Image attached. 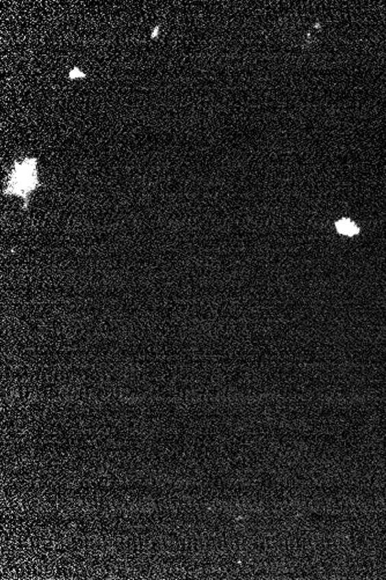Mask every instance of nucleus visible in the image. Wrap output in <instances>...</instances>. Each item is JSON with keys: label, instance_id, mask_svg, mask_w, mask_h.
<instances>
[{"label": "nucleus", "instance_id": "obj_1", "mask_svg": "<svg viewBox=\"0 0 386 580\" xmlns=\"http://www.w3.org/2000/svg\"><path fill=\"white\" fill-rule=\"evenodd\" d=\"M40 186L38 181V160L27 158L21 162H15L5 188V195L18 196L25 200V208H28L30 193Z\"/></svg>", "mask_w": 386, "mask_h": 580}, {"label": "nucleus", "instance_id": "obj_2", "mask_svg": "<svg viewBox=\"0 0 386 580\" xmlns=\"http://www.w3.org/2000/svg\"><path fill=\"white\" fill-rule=\"evenodd\" d=\"M337 231L342 235H347V237H354L360 232V228L357 223L352 221L350 219H342L337 221L335 223Z\"/></svg>", "mask_w": 386, "mask_h": 580}, {"label": "nucleus", "instance_id": "obj_3", "mask_svg": "<svg viewBox=\"0 0 386 580\" xmlns=\"http://www.w3.org/2000/svg\"><path fill=\"white\" fill-rule=\"evenodd\" d=\"M85 78V72L82 71V70H80L79 67H73V69H71V70H70V72H68V79H70V80H73V82H75V80H80V79Z\"/></svg>", "mask_w": 386, "mask_h": 580}, {"label": "nucleus", "instance_id": "obj_4", "mask_svg": "<svg viewBox=\"0 0 386 580\" xmlns=\"http://www.w3.org/2000/svg\"><path fill=\"white\" fill-rule=\"evenodd\" d=\"M160 26H156L153 28L152 34H151V38L154 40V38H157L160 36Z\"/></svg>", "mask_w": 386, "mask_h": 580}]
</instances>
